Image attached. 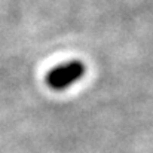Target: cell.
Instances as JSON below:
<instances>
[{"instance_id":"6da1fadb","label":"cell","mask_w":153,"mask_h":153,"mask_svg":"<svg viewBox=\"0 0 153 153\" xmlns=\"http://www.w3.org/2000/svg\"><path fill=\"white\" fill-rule=\"evenodd\" d=\"M86 73V67L79 59H71L68 62L59 64L51 68L45 76L46 85L52 91H64L80 80Z\"/></svg>"}]
</instances>
